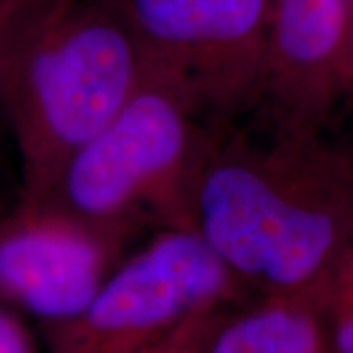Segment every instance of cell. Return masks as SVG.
Instances as JSON below:
<instances>
[{
	"label": "cell",
	"instance_id": "4",
	"mask_svg": "<svg viewBox=\"0 0 353 353\" xmlns=\"http://www.w3.org/2000/svg\"><path fill=\"white\" fill-rule=\"evenodd\" d=\"M152 75L183 90L212 122L261 104L271 0H112Z\"/></svg>",
	"mask_w": 353,
	"mask_h": 353
},
{
	"label": "cell",
	"instance_id": "6",
	"mask_svg": "<svg viewBox=\"0 0 353 353\" xmlns=\"http://www.w3.org/2000/svg\"><path fill=\"white\" fill-rule=\"evenodd\" d=\"M120 243L48 202L0 216V301L55 328L85 312Z\"/></svg>",
	"mask_w": 353,
	"mask_h": 353
},
{
	"label": "cell",
	"instance_id": "1",
	"mask_svg": "<svg viewBox=\"0 0 353 353\" xmlns=\"http://www.w3.org/2000/svg\"><path fill=\"white\" fill-rule=\"evenodd\" d=\"M216 122L196 163L187 226L234 277L269 296H310L353 240V155L322 130Z\"/></svg>",
	"mask_w": 353,
	"mask_h": 353
},
{
	"label": "cell",
	"instance_id": "8",
	"mask_svg": "<svg viewBox=\"0 0 353 353\" xmlns=\"http://www.w3.org/2000/svg\"><path fill=\"white\" fill-rule=\"evenodd\" d=\"M208 353H328L314 299L269 296L218 332Z\"/></svg>",
	"mask_w": 353,
	"mask_h": 353
},
{
	"label": "cell",
	"instance_id": "2",
	"mask_svg": "<svg viewBox=\"0 0 353 353\" xmlns=\"http://www.w3.org/2000/svg\"><path fill=\"white\" fill-rule=\"evenodd\" d=\"M150 75L112 0H48L18 39L2 88L22 165L20 201L41 199Z\"/></svg>",
	"mask_w": 353,
	"mask_h": 353
},
{
	"label": "cell",
	"instance_id": "11",
	"mask_svg": "<svg viewBox=\"0 0 353 353\" xmlns=\"http://www.w3.org/2000/svg\"><path fill=\"white\" fill-rule=\"evenodd\" d=\"M0 353H36L30 332L20 318L0 304Z\"/></svg>",
	"mask_w": 353,
	"mask_h": 353
},
{
	"label": "cell",
	"instance_id": "5",
	"mask_svg": "<svg viewBox=\"0 0 353 353\" xmlns=\"http://www.w3.org/2000/svg\"><path fill=\"white\" fill-rule=\"evenodd\" d=\"M236 277L190 226H167L102 281L85 312L48 328L61 353H132L214 308Z\"/></svg>",
	"mask_w": 353,
	"mask_h": 353
},
{
	"label": "cell",
	"instance_id": "10",
	"mask_svg": "<svg viewBox=\"0 0 353 353\" xmlns=\"http://www.w3.org/2000/svg\"><path fill=\"white\" fill-rule=\"evenodd\" d=\"M48 0H0V112H2V88L14 48L22 38L26 26L36 16Z\"/></svg>",
	"mask_w": 353,
	"mask_h": 353
},
{
	"label": "cell",
	"instance_id": "9",
	"mask_svg": "<svg viewBox=\"0 0 353 353\" xmlns=\"http://www.w3.org/2000/svg\"><path fill=\"white\" fill-rule=\"evenodd\" d=\"M328 353H353V240L314 296Z\"/></svg>",
	"mask_w": 353,
	"mask_h": 353
},
{
	"label": "cell",
	"instance_id": "7",
	"mask_svg": "<svg viewBox=\"0 0 353 353\" xmlns=\"http://www.w3.org/2000/svg\"><path fill=\"white\" fill-rule=\"evenodd\" d=\"M353 92L350 0H271L269 75L263 102L281 124L320 132Z\"/></svg>",
	"mask_w": 353,
	"mask_h": 353
},
{
	"label": "cell",
	"instance_id": "3",
	"mask_svg": "<svg viewBox=\"0 0 353 353\" xmlns=\"http://www.w3.org/2000/svg\"><path fill=\"white\" fill-rule=\"evenodd\" d=\"M216 122L150 75L120 112L63 165L38 201L122 243L145 226H187L196 163Z\"/></svg>",
	"mask_w": 353,
	"mask_h": 353
},
{
	"label": "cell",
	"instance_id": "12",
	"mask_svg": "<svg viewBox=\"0 0 353 353\" xmlns=\"http://www.w3.org/2000/svg\"><path fill=\"white\" fill-rule=\"evenodd\" d=\"M350 2H352V8H353V0H350Z\"/></svg>",
	"mask_w": 353,
	"mask_h": 353
}]
</instances>
